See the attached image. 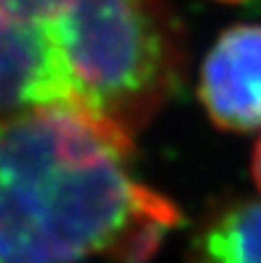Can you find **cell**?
Returning <instances> with one entry per match:
<instances>
[{
    "label": "cell",
    "instance_id": "cell-1",
    "mask_svg": "<svg viewBox=\"0 0 261 263\" xmlns=\"http://www.w3.org/2000/svg\"><path fill=\"white\" fill-rule=\"evenodd\" d=\"M180 74L166 0H0V123L69 116L132 148Z\"/></svg>",
    "mask_w": 261,
    "mask_h": 263
},
{
    "label": "cell",
    "instance_id": "cell-2",
    "mask_svg": "<svg viewBox=\"0 0 261 263\" xmlns=\"http://www.w3.org/2000/svg\"><path fill=\"white\" fill-rule=\"evenodd\" d=\"M129 155L69 116L0 123V263H146L180 215Z\"/></svg>",
    "mask_w": 261,
    "mask_h": 263
},
{
    "label": "cell",
    "instance_id": "cell-3",
    "mask_svg": "<svg viewBox=\"0 0 261 263\" xmlns=\"http://www.w3.org/2000/svg\"><path fill=\"white\" fill-rule=\"evenodd\" d=\"M199 97L217 127H261V26H236L220 35L203 60Z\"/></svg>",
    "mask_w": 261,
    "mask_h": 263
},
{
    "label": "cell",
    "instance_id": "cell-4",
    "mask_svg": "<svg viewBox=\"0 0 261 263\" xmlns=\"http://www.w3.org/2000/svg\"><path fill=\"white\" fill-rule=\"evenodd\" d=\"M185 263H261V201H234L206 219Z\"/></svg>",
    "mask_w": 261,
    "mask_h": 263
},
{
    "label": "cell",
    "instance_id": "cell-5",
    "mask_svg": "<svg viewBox=\"0 0 261 263\" xmlns=\"http://www.w3.org/2000/svg\"><path fill=\"white\" fill-rule=\"evenodd\" d=\"M252 171H254V180H257L259 190H261V139L254 148V159H252Z\"/></svg>",
    "mask_w": 261,
    "mask_h": 263
}]
</instances>
